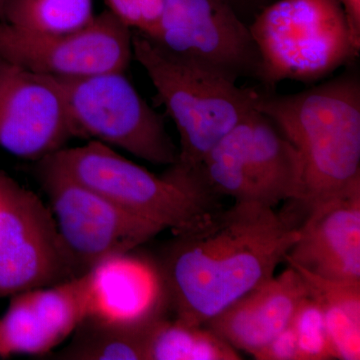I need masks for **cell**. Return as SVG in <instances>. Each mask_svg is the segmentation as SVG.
Instances as JSON below:
<instances>
[{
    "label": "cell",
    "instance_id": "6da1fadb",
    "mask_svg": "<svg viewBox=\"0 0 360 360\" xmlns=\"http://www.w3.org/2000/svg\"><path fill=\"white\" fill-rule=\"evenodd\" d=\"M298 226L274 207L236 201L174 236L158 265L174 319L205 326L269 281L300 238Z\"/></svg>",
    "mask_w": 360,
    "mask_h": 360
},
{
    "label": "cell",
    "instance_id": "7a4b0ae2",
    "mask_svg": "<svg viewBox=\"0 0 360 360\" xmlns=\"http://www.w3.org/2000/svg\"><path fill=\"white\" fill-rule=\"evenodd\" d=\"M255 108L295 146L303 167V203L333 198L360 182V78L349 70L293 94L258 90Z\"/></svg>",
    "mask_w": 360,
    "mask_h": 360
},
{
    "label": "cell",
    "instance_id": "3957f363",
    "mask_svg": "<svg viewBox=\"0 0 360 360\" xmlns=\"http://www.w3.org/2000/svg\"><path fill=\"white\" fill-rule=\"evenodd\" d=\"M37 170L73 180L174 236L200 229L222 210L201 174L170 165L158 176L98 141L61 148L37 161Z\"/></svg>",
    "mask_w": 360,
    "mask_h": 360
},
{
    "label": "cell",
    "instance_id": "277c9868",
    "mask_svg": "<svg viewBox=\"0 0 360 360\" xmlns=\"http://www.w3.org/2000/svg\"><path fill=\"white\" fill-rule=\"evenodd\" d=\"M132 51L155 86L156 101L165 105L179 131L174 165L200 172L208 153L255 110L258 90L239 87L219 71L170 53L136 30Z\"/></svg>",
    "mask_w": 360,
    "mask_h": 360
},
{
    "label": "cell",
    "instance_id": "5b68a950",
    "mask_svg": "<svg viewBox=\"0 0 360 360\" xmlns=\"http://www.w3.org/2000/svg\"><path fill=\"white\" fill-rule=\"evenodd\" d=\"M248 26L266 90L283 80L319 82L359 56L340 0H277Z\"/></svg>",
    "mask_w": 360,
    "mask_h": 360
},
{
    "label": "cell",
    "instance_id": "8992f818",
    "mask_svg": "<svg viewBox=\"0 0 360 360\" xmlns=\"http://www.w3.org/2000/svg\"><path fill=\"white\" fill-rule=\"evenodd\" d=\"M206 182L219 196L276 207L303 198V167L295 146L257 108L208 153Z\"/></svg>",
    "mask_w": 360,
    "mask_h": 360
},
{
    "label": "cell",
    "instance_id": "52a82bcc",
    "mask_svg": "<svg viewBox=\"0 0 360 360\" xmlns=\"http://www.w3.org/2000/svg\"><path fill=\"white\" fill-rule=\"evenodd\" d=\"M73 136L116 146L158 165H172L179 148L165 117L137 92L124 72L56 78Z\"/></svg>",
    "mask_w": 360,
    "mask_h": 360
},
{
    "label": "cell",
    "instance_id": "ba28073f",
    "mask_svg": "<svg viewBox=\"0 0 360 360\" xmlns=\"http://www.w3.org/2000/svg\"><path fill=\"white\" fill-rule=\"evenodd\" d=\"M75 277L165 231L73 180L37 170Z\"/></svg>",
    "mask_w": 360,
    "mask_h": 360
},
{
    "label": "cell",
    "instance_id": "9c48e42d",
    "mask_svg": "<svg viewBox=\"0 0 360 360\" xmlns=\"http://www.w3.org/2000/svg\"><path fill=\"white\" fill-rule=\"evenodd\" d=\"M71 278L51 207L0 168V298Z\"/></svg>",
    "mask_w": 360,
    "mask_h": 360
},
{
    "label": "cell",
    "instance_id": "30bf717a",
    "mask_svg": "<svg viewBox=\"0 0 360 360\" xmlns=\"http://www.w3.org/2000/svg\"><path fill=\"white\" fill-rule=\"evenodd\" d=\"M132 34L108 9L65 33L27 32L0 21V58L54 78L124 72L134 58Z\"/></svg>",
    "mask_w": 360,
    "mask_h": 360
},
{
    "label": "cell",
    "instance_id": "8fae6325",
    "mask_svg": "<svg viewBox=\"0 0 360 360\" xmlns=\"http://www.w3.org/2000/svg\"><path fill=\"white\" fill-rule=\"evenodd\" d=\"M143 37L233 82L259 80L262 58L250 26L222 0H165L158 25Z\"/></svg>",
    "mask_w": 360,
    "mask_h": 360
},
{
    "label": "cell",
    "instance_id": "7c38bea8",
    "mask_svg": "<svg viewBox=\"0 0 360 360\" xmlns=\"http://www.w3.org/2000/svg\"><path fill=\"white\" fill-rule=\"evenodd\" d=\"M73 137L56 78L0 58V148L37 162Z\"/></svg>",
    "mask_w": 360,
    "mask_h": 360
},
{
    "label": "cell",
    "instance_id": "4fadbf2b",
    "mask_svg": "<svg viewBox=\"0 0 360 360\" xmlns=\"http://www.w3.org/2000/svg\"><path fill=\"white\" fill-rule=\"evenodd\" d=\"M11 297L0 319V359L14 354L44 356L87 316L86 274Z\"/></svg>",
    "mask_w": 360,
    "mask_h": 360
},
{
    "label": "cell",
    "instance_id": "5bb4252c",
    "mask_svg": "<svg viewBox=\"0 0 360 360\" xmlns=\"http://www.w3.org/2000/svg\"><path fill=\"white\" fill-rule=\"evenodd\" d=\"M307 212L284 262L324 278L360 283V182Z\"/></svg>",
    "mask_w": 360,
    "mask_h": 360
},
{
    "label": "cell",
    "instance_id": "9a60e30c",
    "mask_svg": "<svg viewBox=\"0 0 360 360\" xmlns=\"http://www.w3.org/2000/svg\"><path fill=\"white\" fill-rule=\"evenodd\" d=\"M86 277V317L97 321L143 329L165 316L168 309L158 266L130 252L101 260Z\"/></svg>",
    "mask_w": 360,
    "mask_h": 360
},
{
    "label": "cell",
    "instance_id": "2e32d148",
    "mask_svg": "<svg viewBox=\"0 0 360 360\" xmlns=\"http://www.w3.org/2000/svg\"><path fill=\"white\" fill-rule=\"evenodd\" d=\"M307 295L302 276L288 265L279 276L246 293L205 326L236 350L253 356L290 326L298 304Z\"/></svg>",
    "mask_w": 360,
    "mask_h": 360
},
{
    "label": "cell",
    "instance_id": "e0dca14e",
    "mask_svg": "<svg viewBox=\"0 0 360 360\" xmlns=\"http://www.w3.org/2000/svg\"><path fill=\"white\" fill-rule=\"evenodd\" d=\"M290 265V264H288ZM321 307L335 359H360V283L335 281L290 265Z\"/></svg>",
    "mask_w": 360,
    "mask_h": 360
},
{
    "label": "cell",
    "instance_id": "ac0fdd59",
    "mask_svg": "<svg viewBox=\"0 0 360 360\" xmlns=\"http://www.w3.org/2000/svg\"><path fill=\"white\" fill-rule=\"evenodd\" d=\"M238 350L205 326L163 316L144 336V360H239Z\"/></svg>",
    "mask_w": 360,
    "mask_h": 360
},
{
    "label": "cell",
    "instance_id": "d6986e66",
    "mask_svg": "<svg viewBox=\"0 0 360 360\" xmlns=\"http://www.w3.org/2000/svg\"><path fill=\"white\" fill-rule=\"evenodd\" d=\"M148 328H118L85 317L71 335L70 345L52 356L66 360H144Z\"/></svg>",
    "mask_w": 360,
    "mask_h": 360
},
{
    "label": "cell",
    "instance_id": "ffe728a7",
    "mask_svg": "<svg viewBox=\"0 0 360 360\" xmlns=\"http://www.w3.org/2000/svg\"><path fill=\"white\" fill-rule=\"evenodd\" d=\"M94 0H7L4 22L21 30L75 32L94 20Z\"/></svg>",
    "mask_w": 360,
    "mask_h": 360
},
{
    "label": "cell",
    "instance_id": "44dd1931",
    "mask_svg": "<svg viewBox=\"0 0 360 360\" xmlns=\"http://www.w3.org/2000/svg\"><path fill=\"white\" fill-rule=\"evenodd\" d=\"M291 326L297 340L300 360L335 359L323 314L309 295L298 304Z\"/></svg>",
    "mask_w": 360,
    "mask_h": 360
},
{
    "label": "cell",
    "instance_id": "7402d4cb",
    "mask_svg": "<svg viewBox=\"0 0 360 360\" xmlns=\"http://www.w3.org/2000/svg\"><path fill=\"white\" fill-rule=\"evenodd\" d=\"M253 357L257 360H300L297 340L291 323Z\"/></svg>",
    "mask_w": 360,
    "mask_h": 360
},
{
    "label": "cell",
    "instance_id": "603a6c76",
    "mask_svg": "<svg viewBox=\"0 0 360 360\" xmlns=\"http://www.w3.org/2000/svg\"><path fill=\"white\" fill-rule=\"evenodd\" d=\"M108 11L131 30L141 32L144 22L136 0H104Z\"/></svg>",
    "mask_w": 360,
    "mask_h": 360
},
{
    "label": "cell",
    "instance_id": "cb8c5ba5",
    "mask_svg": "<svg viewBox=\"0 0 360 360\" xmlns=\"http://www.w3.org/2000/svg\"><path fill=\"white\" fill-rule=\"evenodd\" d=\"M143 18L144 27L141 34L146 35L150 32L158 25L165 0H136Z\"/></svg>",
    "mask_w": 360,
    "mask_h": 360
},
{
    "label": "cell",
    "instance_id": "d4e9b609",
    "mask_svg": "<svg viewBox=\"0 0 360 360\" xmlns=\"http://www.w3.org/2000/svg\"><path fill=\"white\" fill-rule=\"evenodd\" d=\"M236 11L245 22L252 21L260 11L267 6L266 0H222Z\"/></svg>",
    "mask_w": 360,
    "mask_h": 360
},
{
    "label": "cell",
    "instance_id": "484cf974",
    "mask_svg": "<svg viewBox=\"0 0 360 360\" xmlns=\"http://www.w3.org/2000/svg\"><path fill=\"white\" fill-rule=\"evenodd\" d=\"M345 11L352 40L360 49V0H340Z\"/></svg>",
    "mask_w": 360,
    "mask_h": 360
},
{
    "label": "cell",
    "instance_id": "4316f807",
    "mask_svg": "<svg viewBox=\"0 0 360 360\" xmlns=\"http://www.w3.org/2000/svg\"><path fill=\"white\" fill-rule=\"evenodd\" d=\"M7 0H0V21H4V9H6Z\"/></svg>",
    "mask_w": 360,
    "mask_h": 360
}]
</instances>
